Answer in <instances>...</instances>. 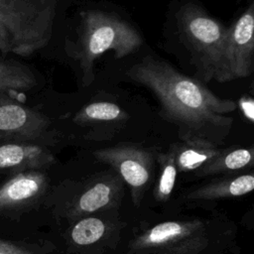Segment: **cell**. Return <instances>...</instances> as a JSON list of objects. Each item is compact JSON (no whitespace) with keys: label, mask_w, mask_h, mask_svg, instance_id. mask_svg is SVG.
Segmentation results:
<instances>
[{"label":"cell","mask_w":254,"mask_h":254,"mask_svg":"<svg viewBox=\"0 0 254 254\" xmlns=\"http://www.w3.org/2000/svg\"><path fill=\"white\" fill-rule=\"evenodd\" d=\"M47 182L46 175L40 171L19 172L0 187V209L20 206L38 197Z\"/></svg>","instance_id":"8fae6325"},{"label":"cell","mask_w":254,"mask_h":254,"mask_svg":"<svg viewBox=\"0 0 254 254\" xmlns=\"http://www.w3.org/2000/svg\"><path fill=\"white\" fill-rule=\"evenodd\" d=\"M177 19L180 33L197 59L204 79H212L227 27L192 2L186 3L180 8Z\"/></svg>","instance_id":"277c9868"},{"label":"cell","mask_w":254,"mask_h":254,"mask_svg":"<svg viewBox=\"0 0 254 254\" xmlns=\"http://www.w3.org/2000/svg\"><path fill=\"white\" fill-rule=\"evenodd\" d=\"M253 165V148L222 149L221 152L195 171L197 176H211L238 171Z\"/></svg>","instance_id":"5bb4252c"},{"label":"cell","mask_w":254,"mask_h":254,"mask_svg":"<svg viewBox=\"0 0 254 254\" xmlns=\"http://www.w3.org/2000/svg\"><path fill=\"white\" fill-rule=\"evenodd\" d=\"M254 188V176L245 174L228 177L204 185L188 194L190 199H218L241 196L252 191Z\"/></svg>","instance_id":"4fadbf2b"},{"label":"cell","mask_w":254,"mask_h":254,"mask_svg":"<svg viewBox=\"0 0 254 254\" xmlns=\"http://www.w3.org/2000/svg\"><path fill=\"white\" fill-rule=\"evenodd\" d=\"M76 40L68 44V55L78 63L84 86L94 80L95 61L106 52H113L121 60L136 53L143 45L140 33L127 21L115 14L88 9L79 13Z\"/></svg>","instance_id":"7a4b0ae2"},{"label":"cell","mask_w":254,"mask_h":254,"mask_svg":"<svg viewBox=\"0 0 254 254\" xmlns=\"http://www.w3.org/2000/svg\"><path fill=\"white\" fill-rule=\"evenodd\" d=\"M106 229V223L102 219L86 216L78 220L72 226L70 239L77 246L91 245L103 237Z\"/></svg>","instance_id":"e0dca14e"},{"label":"cell","mask_w":254,"mask_h":254,"mask_svg":"<svg viewBox=\"0 0 254 254\" xmlns=\"http://www.w3.org/2000/svg\"><path fill=\"white\" fill-rule=\"evenodd\" d=\"M126 75L156 96L162 116L176 124L183 140L204 139L221 144L233 124L228 115L237 108L232 99L218 97L201 82L151 56L134 64Z\"/></svg>","instance_id":"6da1fadb"},{"label":"cell","mask_w":254,"mask_h":254,"mask_svg":"<svg viewBox=\"0 0 254 254\" xmlns=\"http://www.w3.org/2000/svg\"><path fill=\"white\" fill-rule=\"evenodd\" d=\"M158 160L161 165V173L154 193L157 200L166 201L170 198L175 187L178 171L171 150L166 154H160Z\"/></svg>","instance_id":"ac0fdd59"},{"label":"cell","mask_w":254,"mask_h":254,"mask_svg":"<svg viewBox=\"0 0 254 254\" xmlns=\"http://www.w3.org/2000/svg\"><path fill=\"white\" fill-rule=\"evenodd\" d=\"M36 84V76L28 66L0 58V93L10 90H29Z\"/></svg>","instance_id":"9a60e30c"},{"label":"cell","mask_w":254,"mask_h":254,"mask_svg":"<svg viewBox=\"0 0 254 254\" xmlns=\"http://www.w3.org/2000/svg\"><path fill=\"white\" fill-rule=\"evenodd\" d=\"M254 64V4L227 27L212 78L227 82L251 75Z\"/></svg>","instance_id":"8992f818"},{"label":"cell","mask_w":254,"mask_h":254,"mask_svg":"<svg viewBox=\"0 0 254 254\" xmlns=\"http://www.w3.org/2000/svg\"><path fill=\"white\" fill-rule=\"evenodd\" d=\"M127 114L121 107L113 102L99 101L83 106L73 117V122L78 125H87L95 122L117 121L126 119Z\"/></svg>","instance_id":"2e32d148"},{"label":"cell","mask_w":254,"mask_h":254,"mask_svg":"<svg viewBox=\"0 0 254 254\" xmlns=\"http://www.w3.org/2000/svg\"><path fill=\"white\" fill-rule=\"evenodd\" d=\"M208 244L204 223L199 219L164 221L130 243L132 254H197Z\"/></svg>","instance_id":"5b68a950"},{"label":"cell","mask_w":254,"mask_h":254,"mask_svg":"<svg viewBox=\"0 0 254 254\" xmlns=\"http://www.w3.org/2000/svg\"><path fill=\"white\" fill-rule=\"evenodd\" d=\"M0 254H32V253L14 243L0 239Z\"/></svg>","instance_id":"d6986e66"},{"label":"cell","mask_w":254,"mask_h":254,"mask_svg":"<svg viewBox=\"0 0 254 254\" xmlns=\"http://www.w3.org/2000/svg\"><path fill=\"white\" fill-rule=\"evenodd\" d=\"M55 162L53 154L43 146L29 142L0 143V170H38L48 168Z\"/></svg>","instance_id":"30bf717a"},{"label":"cell","mask_w":254,"mask_h":254,"mask_svg":"<svg viewBox=\"0 0 254 254\" xmlns=\"http://www.w3.org/2000/svg\"><path fill=\"white\" fill-rule=\"evenodd\" d=\"M170 150L174 155L177 171L185 173L198 170L218 155L222 148L204 139H188L176 144Z\"/></svg>","instance_id":"7c38bea8"},{"label":"cell","mask_w":254,"mask_h":254,"mask_svg":"<svg viewBox=\"0 0 254 254\" xmlns=\"http://www.w3.org/2000/svg\"><path fill=\"white\" fill-rule=\"evenodd\" d=\"M50 125V119L34 109L13 101L0 103V143L38 140Z\"/></svg>","instance_id":"ba28073f"},{"label":"cell","mask_w":254,"mask_h":254,"mask_svg":"<svg viewBox=\"0 0 254 254\" xmlns=\"http://www.w3.org/2000/svg\"><path fill=\"white\" fill-rule=\"evenodd\" d=\"M94 157L117 171L128 185L134 204L138 205L148 186L153 167V155L146 149L130 144H119L98 149Z\"/></svg>","instance_id":"52a82bcc"},{"label":"cell","mask_w":254,"mask_h":254,"mask_svg":"<svg viewBox=\"0 0 254 254\" xmlns=\"http://www.w3.org/2000/svg\"><path fill=\"white\" fill-rule=\"evenodd\" d=\"M58 0H0V51L30 56L50 42Z\"/></svg>","instance_id":"3957f363"},{"label":"cell","mask_w":254,"mask_h":254,"mask_svg":"<svg viewBox=\"0 0 254 254\" xmlns=\"http://www.w3.org/2000/svg\"><path fill=\"white\" fill-rule=\"evenodd\" d=\"M122 193V182L117 177L99 179L90 185L73 200L68 214L81 217L114 205Z\"/></svg>","instance_id":"9c48e42d"}]
</instances>
